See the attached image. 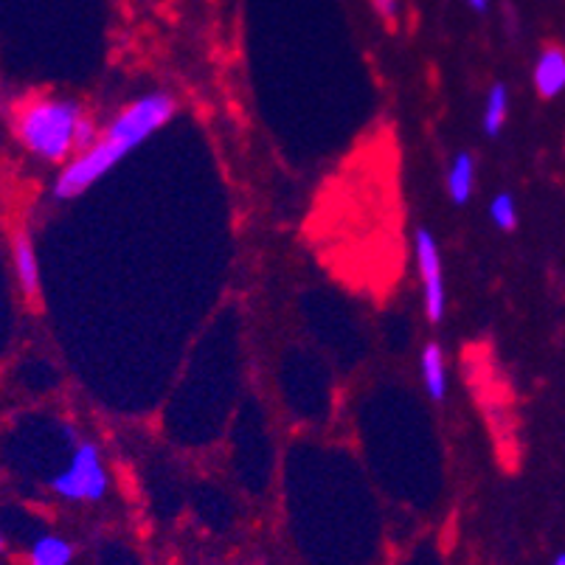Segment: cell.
<instances>
[{
    "label": "cell",
    "mask_w": 565,
    "mask_h": 565,
    "mask_svg": "<svg viewBox=\"0 0 565 565\" xmlns=\"http://www.w3.org/2000/svg\"><path fill=\"white\" fill-rule=\"evenodd\" d=\"M534 87L543 99H557L565 90V51L559 45H548L534 63Z\"/></svg>",
    "instance_id": "obj_6"
},
{
    "label": "cell",
    "mask_w": 565,
    "mask_h": 565,
    "mask_svg": "<svg viewBox=\"0 0 565 565\" xmlns=\"http://www.w3.org/2000/svg\"><path fill=\"white\" fill-rule=\"evenodd\" d=\"M12 262H14V276L29 301H40V262L38 250H34L32 236L29 231H18L12 239Z\"/></svg>",
    "instance_id": "obj_5"
},
{
    "label": "cell",
    "mask_w": 565,
    "mask_h": 565,
    "mask_svg": "<svg viewBox=\"0 0 565 565\" xmlns=\"http://www.w3.org/2000/svg\"><path fill=\"white\" fill-rule=\"evenodd\" d=\"M82 118H85V110L79 102L38 96L20 107L14 130H18L20 143L40 161L63 163L76 156V130Z\"/></svg>",
    "instance_id": "obj_2"
},
{
    "label": "cell",
    "mask_w": 565,
    "mask_h": 565,
    "mask_svg": "<svg viewBox=\"0 0 565 565\" xmlns=\"http://www.w3.org/2000/svg\"><path fill=\"white\" fill-rule=\"evenodd\" d=\"M419 372H423L425 392L434 403H441L448 397V361H445V352L436 341L425 343L423 354H419Z\"/></svg>",
    "instance_id": "obj_7"
},
{
    "label": "cell",
    "mask_w": 565,
    "mask_h": 565,
    "mask_svg": "<svg viewBox=\"0 0 565 565\" xmlns=\"http://www.w3.org/2000/svg\"><path fill=\"white\" fill-rule=\"evenodd\" d=\"M49 490L74 503H96L107 495L110 476H107L105 461L94 441L76 439L68 467L51 476Z\"/></svg>",
    "instance_id": "obj_3"
},
{
    "label": "cell",
    "mask_w": 565,
    "mask_h": 565,
    "mask_svg": "<svg viewBox=\"0 0 565 565\" xmlns=\"http://www.w3.org/2000/svg\"><path fill=\"white\" fill-rule=\"evenodd\" d=\"M507 118H510V90L503 82H495V85L487 90L484 99V116H481V127L490 138L501 136L503 125H507Z\"/></svg>",
    "instance_id": "obj_10"
},
{
    "label": "cell",
    "mask_w": 565,
    "mask_h": 565,
    "mask_svg": "<svg viewBox=\"0 0 565 565\" xmlns=\"http://www.w3.org/2000/svg\"><path fill=\"white\" fill-rule=\"evenodd\" d=\"M476 189V158L470 152H459L448 169V194L456 205L470 203Z\"/></svg>",
    "instance_id": "obj_8"
},
{
    "label": "cell",
    "mask_w": 565,
    "mask_h": 565,
    "mask_svg": "<svg viewBox=\"0 0 565 565\" xmlns=\"http://www.w3.org/2000/svg\"><path fill=\"white\" fill-rule=\"evenodd\" d=\"M174 110H178V102L163 90H152V94H143L136 102H130L107 125V130L102 132L99 141L90 150L71 158L63 172L56 174L54 198L74 200L85 194L87 189L125 161L132 150H138L147 138L156 136L174 116Z\"/></svg>",
    "instance_id": "obj_1"
},
{
    "label": "cell",
    "mask_w": 565,
    "mask_h": 565,
    "mask_svg": "<svg viewBox=\"0 0 565 565\" xmlns=\"http://www.w3.org/2000/svg\"><path fill=\"white\" fill-rule=\"evenodd\" d=\"M372 7L385 23H397L399 20V0H372Z\"/></svg>",
    "instance_id": "obj_12"
},
{
    "label": "cell",
    "mask_w": 565,
    "mask_h": 565,
    "mask_svg": "<svg viewBox=\"0 0 565 565\" xmlns=\"http://www.w3.org/2000/svg\"><path fill=\"white\" fill-rule=\"evenodd\" d=\"M414 259L416 274L423 281V305L430 323L445 321L448 312V287H445V267H441L439 245L428 228H416L414 234Z\"/></svg>",
    "instance_id": "obj_4"
},
{
    "label": "cell",
    "mask_w": 565,
    "mask_h": 565,
    "mask_svg": "<svg viewBox=\"0 0 565 565\" xmlns=\"http://www.w3.org/2000/svg\"><path fill=\"white\" fill-rule=\"evenodd\" d=\"M465 3L472 12H487V7H490V0H465Z\"/></svg>",
    "instance_id": "obj_13"
},
{
    "label": "cell",
    "mask_w": 565,
    "mask_h": 565,
    "mask_svg": "<svg viewBox=\"0 0 565 565\" xmlns=\"http://www.w3.org/2000/svg\"><path fill=\"white\" fill-rule=\"evenodd\" d=\"M74 563V543L60 534H43L29 552V565H71Z\"/></svg>",
    "instance_id": "obj_9"
},
{
    "label": "cell",
    "mask_w": 565,
    "mask_h": 565,
    "mask_svg": "<svg viewBox=\"0 0 565 565\" xmlns=\"http://www.w3.org/2000/svg\"><path fill=\"white\" fill-rule=\"evenodd\" d=\"M490 217L495 228L515 231L518 228V203L510 192H498L490 203Z\"/></svg>",
    "instance_id": "obj_11"
},
{
    "label": "cell",
    "mask_w": 565,
    "mask_h": 565,
    "mask_svg": "<svg viewBox=\"0 0 565 565\" xmlns=\"http://www.w3.org/2000/svg\"><path fill=\"white\" fill-rule=\"evenodd\" d=\"M3 548H7V543H3V537H0V552H3Z\"/></svg>",
    "instance_id": "obj_15"
},
{
    "label": "cell",
    "mask_w": 565,
    "mask_h": 565,
    "mask_svg": "<svg viewBox=\"0 0 565 565\" xmlns=\"http://www.w3.org/2000/svg\"><path fill=\"white\" fill-rule=\"evenodd\" d=\"M552 565H565V554H557V559Z\"/></svg>",
    "instance_id": "obj_14"
}]
</instances>
